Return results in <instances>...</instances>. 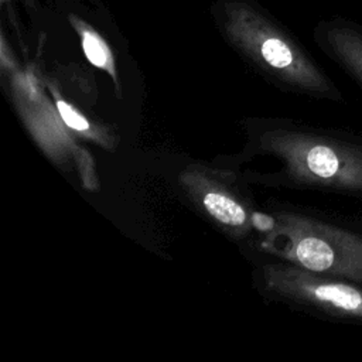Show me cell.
I'll list each match as a JSON object with an SVG mask.
<instances>
[{"label":"cell","instance_id":"52a82bcc","mask_svg":"<svg viewBox=\"0 0 362 362\" xmlns=\"http://www.w3.org/2000/svg\"><path fill=\"white\" fill-rule=\"evenodd\" d=\"M49 92L54 99V105L58 110V116L62 123L75 134L82 136L105 148H113L116 141L115 137L100 124H95L85 115H82L74 105L66 102L54 85H49Z\"/></svg>","mask_w":362,"mask_h":362},{"label":"cell","instance_id":"3957f363","mask_svg":"<svg viewBox=\"0 0 362 362\" xmlns=\"http://www.w3.org/2000/svg\"><path fill=\"white\" fill-rule=\"evenodd\" d=\"M226 28L235 45L281 86L317 99L342 100L339 89L313 59L256 13L236 7L229 13Z\"/></svg>","mask_w":362,"mask_h":362},{"label":"cell","instance_id":"ba28073f","mask_svg":"<svg viewBox=\"0 0 362 362\" xmlns=\"http://www.w3.org/2000/svg\"><path fill=\"white\" fill-rule=\"evenodd\" d=\"M76 30L81 34V41H82V48L83 52L88 58V61L95 65L96 68H100L106 71L115 81L117 89H119V82H117V72L115 66V59L113 55L103 41L100 35H98L93 30L83 27L82 24H76Z\"/></svg>","mask_w":362,"mask_h":362},{"label":"cell","instance_id":"6da1fadb","mask_svg":"<svg viewBox=\"0 0 362 362\" xmlns=\"http://www.w3.org/2000/svg\"><path fill=\"white\" fill-rule=\"evenodd\" d=\"M259 151L274 157L283 181L362 195V143L288 124L263 129Z\"/></svg>","mask_w":362,"mask_h":362},{"label":"cell","instance_id":"7a4b0ae2","mask_svg":"<svg viewBox=\"0 0 362 362\" xmlns=\"http://www.w3.org/2000/svg\"><path fill=\"white\" fill-rule=\"evenodd\" d=\"M260 249L301 269L362 284V235L280 211L264 216Z\"/></svg>","mask_w":362,"mask_h":362},{"label":"cell","instance_id":"8992f818","mask_svg":"<svg viewBox=\"0 0 362 362\" xmlns=\"http://www.w3.org/2000/svg\"><path fill=\"white\" fill-rule=\"evenodd\" d=\"M327 52L362 86V33L351 25H332L324 31Z\"/></svg>","mask_w":362,"mask_h":362},{"label":"cell","instance_id":"5b68a950","mask_svg":"<svg viewBox=\"0 0 362 362\" xmlns=\"http://www.w3.org/2000/svg\"><path fill=\"white\" fill-rule=\"evenodd\" d=\"M178 184L192 205L225 235L246 239L259 226V214L239 180L202 163L188 164Z\"/></svg>","mask_w":362,"mask_h":362},{"label":"cell","instance_id":"277c9868","mask_svg":"<svg viewBox=\"0 0 362 362\" xmlns=\"http://www.w3.org/2000/svg\"><path fill=\"white\" fill-rule=\"evenodd\" d=\"M259 283L273 298L311 311L362 322V290L355 283L314 273L283 260L260 266Z\"/></svg>","mask_w":362,"mask_h":362}]
</instances>
